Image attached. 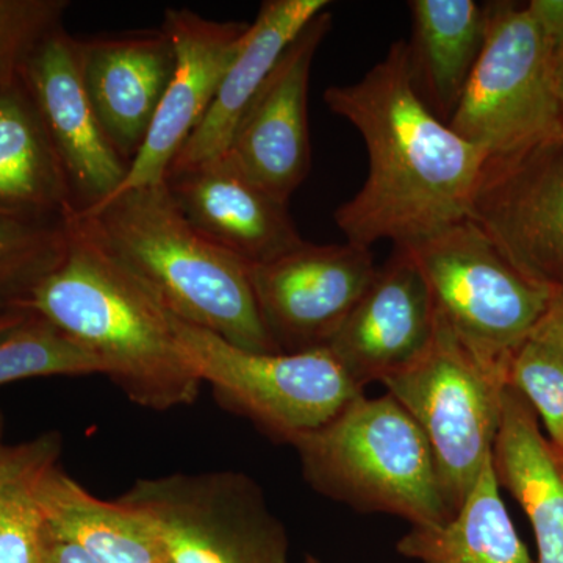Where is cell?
Listing matches in <instances>:
<instances>
[{
    "label": "cell",
    "instance_id": "cell-1",
    "mask_svg": "<svg viewBox=\"0 0 563 563\" xmlns=\"http://www.w3.org/2000/svg\"><path fill=\"white\" fill-rule=\"evenodd\" d=\"M324 102L368 151L365 184L335 211L346 242L410 246L468 220L487 155L429 109L407 41L393 43L355 84L328 88Z\"/></svg>",
    "mask_w": 563,
    "mask_h": 563
},
{
    "label": "cell",
    "instance_id": "cell-2",
    "mask_svg": "<svg viewBox=\"0 0 563 563\" xmlns=\"http://www.w3.org/2000/svg\"><path fill=\"white\" fill-rule=\"evenodd\" d=\"M102 363L103 374L133 404L163 410L190 406L201 380L177 350L173 317L79 214L68 218V250L27 303Z\"/></svg>",
    "mask_w": 563,
    "mask_h": 563
},
{
    "label": "cell",
    "instance_id": "cell-3",
    "mask_svg": "<svg viewBox=\"0 0 563 563\" xmlns=\"http://www.w3.org/2000/svg\"><path fill=\"white\" fill-rule=\"evenodd\" d=\"M77 214L174 317L242 350L280 354L255 301L251 266L196 231L165 181Z\"/></svg>",
    "mask_w": 563,
    "mask_h": 563
},
{
    "label": "cell",
    "instance_id": "cell-4",
    "mask_svg": "<svg viewBox=\"0 0 563 563\" xmlns=\"http://www.w3.org/2000/svg\"><path fill=\"white\" fill-rule=\"evenodd\" d=\"M314 492L358 512L401 517L417 528L446 523L431 444L417 421L385 393L352 399L335 417L291 440Z\"/></svg>",
    "mask_w": 563,
    "mask_h": 563
},
{
    "label": "cell",
    "instance_id": "cell-5",
    "mask_svg": "<svg viewBox=\"0 0 563 563\" xmlns=\"http://www.w3.org/2000/svg\"><path fill=\"white\" fill-rule=\"evenodd\" d=\"M485 9L483 52L448 124L487 158H499L562 136V51L531 3L490 2Z\"/></svg>",
    "mask_w": 563,
    "mask_h": 563
},
{
    "label": "cell",
    "instance_id": "cell-6",
    "mask_svg": "<svg viewBox=\"0 0 563 563\" xmlns=\"http://www.w3.org/2000/svg\"><path fill=\"white\" fill-rule=\"evenodd\" d=\"M402 247L455 339L507 379L515 352L531 339L553 291L521 276L470 220Z\"/></svg>",
    "mask_w": 563,
    "mask_h": 563
},
{
    "label": "cell",
    "instance_id": "cell-7",
    "mask_svg": "<svg viewBox=\"0 0 563 563\" xmlns=\"http://www.w3.org/2000/svg\"><path fill=\"white\" fill-rule=\"evenodd\" d=\"M177 350L222 407L254 422L274 442L290 444L365 393L328 347L258 354L173 317Z\"/></svg>",
    "mask_w": 563,
    "mask_h": 563
},
{
    "label": "cell",
    "instance_id": "cell-8",
    "mask_svg": "<svg viewBox=\"0 0 563 563\" xmlns=\"http://www.w3.org/2000/svg\"><path fill=\"white\" fill-rule=\"evenodd\" d=\"M383 385L431 444L444 501L454 515L492 461L506 377L477 362L439 317L431 346Z\"/></svg>",
    "mask_w": 563,
    "mask_h": 563
},
{
    "label": "cell",
    "instance_id": "cell-9",
    "mask_svg": "<svg viewBox=\"0 0 563 563\" xmlns=\"http://www.w3.org/2000/svg\"><path fill=\"white\" fill-rule=\"evenodd\" d=\"M118 501L154 521L168 563H290L284 526L244 473L147 477Z\"/></svg>",
    "mask_w": 563,
    "mask_h": 563
},
{
    "label": "cell",
    "instance_id": "cell-10",
    "mask_svg": "<svg viewBox=\"0 0 563 563\" xmlns=\"http://www.w3.org/2000/svg\"><path fill=\"white\" fill-rule=\"evenodd\" d=\"M468 220L521 276L563 288V136L487 158Z\"/></svg>",
    "mask_w": 563,
    "mask_h": 563
},
{
    "label": "cell",
    "instance_id": "cell-11",
    "mask_svg": "<svg viewBox=\"0 0 563 563\" xmlns=\"http://www.w3.org/2000/svg\"><path fill=\"white\" fill-rule=\"evenodd\" d=\"M376 272L369 247L303 242L251 266V282L274 343L280 352H302L328 346Z\"/></svg>",
    "mask_w": 563,
    "mask_h": 563
},
{
    "label": "cell",
    "instance_id": "cell-12",
    "mask_svg": "<svg viewBox=\"0 0 563 563\" xmlns=\"http://www.w3.org/2000/svg\"><path fill=\"white\" fill-rule=\"evenodd\" d=\"M332 27L329 11L314 16L280 55L233 133L229 158L240 172L290 201L310 172L309 96L314 55Z\"/></svg>",
    "mask_w": 563,
    "mask_h": 563
},
{
    "label": "cell",
    "instance_id": "cell-13",
    "mask_svg": "<svg viewBox=\"0 0 563 563\" xmlns=\"http://www.w3.org/2000/svg\"><path fill=\"white\" fill-rule=\"evenodd\" d=\"M68 176L77 213L101 206L120 188L129 163L107 139L81 76L80 40L57 29L21 76Z\"/></svg>",
    "mask_w": 563,
    "mask_h": 563
},
{
    "label": "cell",
    "instance_id": "cell-14",
    "mask_svg": "<svg viewBox=\"0 0 563 563\" xmlns=\"http://www.w3.org/2000/svg\"><path fill=\"white\" fill-rule=\"evenodd\" d=\"M162 29L176 51V69L143 146L110 198L165 181L174 158L206 117L242 49L250 22L213 21L190 9H168Z\"/></svg>",
    "mask_w": 563,
    "mask_h": 563
},
{
    "label": "cell",
    "instance_id": "cell-15",
    "mask_svg": "<svg viewBox=\"0 0 563 563\" xmlns=\"http://www.w3.org/2000/svg\"><path fill=\"white\" fill-rule=\"evenodd\" d=\"M437 322L428 282L406 247L395 246L325 347L365 391L417 362L431 346Z\"/></svg>",
    "mask_w": 563,
    "mask_h": 563
},
{
    "label": "cell",
    "instance_id": "cell-16",
    "mask_svg": "<svg viewBox=\"0 0 563 563\" xmlns=\"http://www.w3.org/2000/svg\"><path fill=\"white\" fill-rule=\"evenodd\" d=\"M177 209L202 236L246 265H263L306 242L288 202L247 179L228 157L165 179Z\"/></svg>",
    "mask_w": 563,
    "mask_h": 563
},
{
    "label": "cell",
    "instance_id": "cell-17",
    "mask_svg": "<svg viewBox=\"0 0 563 563\" xmlns=\"http://www.w3.org/2000/svg\"><path fill=\"white\" fill-rule=\"evenodd\" d=\"M80 62L96 117L131 166L176 69L172 40L163 29L80 40Z\"/></svg>",
    "mask_w": 563,
    "mask_h": 563
},
{
    "label": "cell",
    "instance_id": "cell-18",
    "mask_svg": "<svg viewBox=\"0 0 563 563\" xmlns=\"http://www.w3.org/2000/svg\"><path fill=\"white\" fill-rule=\"evenodd\" d=\"M328 5V0H268L262 3L210 109L185 141L166 176L213 161L228 152L243 114L280 55Z\"/></svg>",
    "mask_w": 563,
    "mask_h": 563
},
{
    "label": "cell",
    "instance_id": "cell-19",
    "mask_svg": "<svg viewBox=\"0 0 563 563\" xmlns=\"http://www.w3.org/2000/svg\"><path fill=\"white\" fill-rule=\"evenodd\" d=\"M493 470L499 487L517 499L531 521L537 563H563V454L543 435L539 417L509 384Z\"/></svg>",
    "mask_w": 563,
    "mask_h": 563
},
{
    "label": "cell",
    "instance_id": "cell-20",
    "mask_svg": "<svg viewBox=\"0 0 563 563\" xmlns=\"http://www.w3.org/2000/svg\"><path fill=\"white\" fill-rule=\"evenodd\" d=\"M0 213L68 220V176L22 79L0 88Z\"/></svg>",
    "mask_w": 563,
    "mask_h": 563
},
{
    "label": "cell",
    "instance_id": "cell-21",
    "mask_svg": "<svg viewBox=\"0 0 563 563\" xmlns=\"http://www.w3.org/2000/svg\"><path fill=\"white\" fill-rule=\"evenodd\" d=\"M409 44L415 85L448 122L468 84L487 33V9L474 0H412Z\"/></svg>",
    "mask_w": 563,
    "mask_h": 563
},
{
    "label": "cell",
    "instance_id": "cell-22",
    "mask_svg": "<svg viewBox=\"0 0 563 563\" xmlns=\"http://www.w3.org/2000/svg\"><path fill=\"white\" fill-rule=\"evenodd\" d=\"M47 539L76 544L99 563H168L157 526L120 501L96 498L58 466L43 488Z\"/></svg>",
    "mask_w": 563,
    "mask_h": 563
},
{
    "label": "cell",
    "instance_id": "cell-23",
    "mask_svg": "<svg viewBox=\"0 0 563 563\" xmlns=\"http://www.w3.org/2000/svg\"><path fill=\"white\" fill-rule=\"evenodd\" d=\"M396 550L420 563H533L503 501L493 457L446 523L412 526Z\"/></svg>",
    "mask_w": 563,
    "mask_h": 563
},
{
    "label": "cell",
    "instance_id": "cell-24",
    "mask_svg": "<svg viewBox=\"0 0 563 563\" xmlns=\"http://www.w3.org/2000/svg\"><path fill=\"white\" fill-rule=\"evenodd\" d=\"M62 451L58 432L10 443L0 409V563H41L47 544L43 488Z\"/></svg>",
    "mask_w": 563,
    "mask_h": 563
},
{
    "label": "cell",
    "instance_id": "cell-25",
    "mask_svg": "<svg viewBox=\"0 0 563 563\" xmlns=\"http://www.w3.org/2000/svg\"><path fill=\"white\" fill-rule=\"evenodd\" d=\"M68 250V220L0 213V317L29 312L32 292Z\"/></svg>",
    "mask_w": 563,
    "mask_h": 563
},
{
    "label": "cell",
    "instance_id": "cell-26",
    "mask_svg": "<svg viewBox=\"0 0 563 563\" xmlns=\"http://www.w3.org/2000/svg\"><path fill=\"white\" fill-rule=\"evenodd\" d=\"M85 374H103L102 363L38 314L0 340V385Z\"/></svg>",
    "mask_w": 563,
    "mask_h": 563
},
{
    "label": "cell",
    "instance_id": "cell-27",
    "mask_svg": "<svg viewBox=\"0 0 563 563\" xmlns=\"http://www.w3.org/2000/svg\"><path fill=\"white\" fill-rule=\"evenodd\" d=\"M507 384L542 418L548 440L563 454V346L529 339L515 352Z\"/></svg>",
    "mask_w": 563,
    "mask_h": 563
},
{
    "label": "cell",
    "instance_id": "cell-28",
    "mask_svg": "<svg viewBox=\"0 0 563 563\" xmlns=\"http://www.w3.org/2000/svg\"><path fill=\"white\" fill-rule=\"evenodd\" d=\"M66 0H0V88L21 79L41 43L63 27Z\"/></svg>",
    "mask_w": 563,
    "mask_h": 563
},
{
    "label": "cell",
    "instance_id": "cell-29",
    "mask_svg": "<svg viewBox=\"0 0 563 563\" xmlns=\"http://www.w3.org/2000/svg\"><path fill=\"white\" fill-rule=\"evenodd\" d=\"M531 339L563 346V288L553 292L547 313L543 314Z\"/></svg>",
    "mask_w": 563,
    "mask_h": 563
},
{
    "label": "cell",
    "instance_id": "cell-30",
    "mask_svg": "<svg viewBox=\"0 0 563 563\" xmlns=\"http://www.w3.org/2000/svg\"><path fill=\"white\" fill-rule=\"evenodd\" d=\"M41 563H99L76 544L47 539Z\"/></svg>",
    "mask_w": 563,
    "mask_h": 563
},
{
    "label": "cell",
    "instance_id": "cell-31",
    "mask_svg": "<svg viewBox=\"0 0 563 563\" xmlns=\"http://www.w3.org/2000/svg\"><path fill=\"white\" fill-rule=\"evenodd\" d=\"M32 314V312H20L0 317V340L5 339V336L13 332L14 329H18L21 324H24V322L27 321Z\"/></svg>",
    "mask_w": 563,
    "mask_h": 563
},
{
    "label": "cell",
    "instance_id": "cell-32",
    "mask_svg": "<svg viewBox=\"0 0 563 563\" xmlns=\"http://www.w3.org/2000/svg\"><path fill=\"white\" fill-rule=\"evenodd\" d=\"M558 102L559 118H561V132L563 136V51L559 55L558 62Z\"/></svg>",
    "mask_w": 563,
    "mask_h": 563
}]
</instances>
